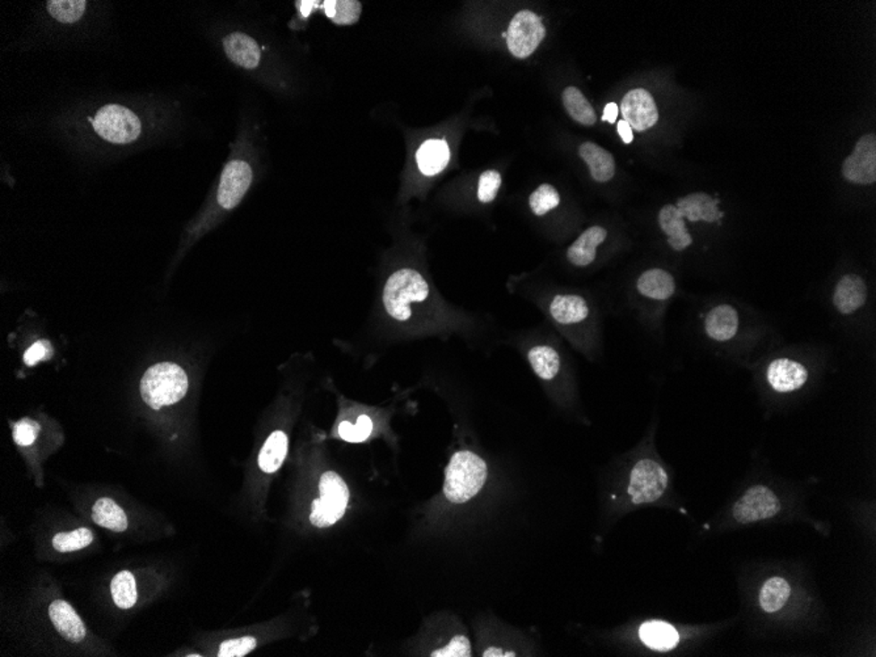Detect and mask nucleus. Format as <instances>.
I'll use <instances>...</instances> for the list:
<instances>
[{"label":"nucleus","instance_id":"21","mask_svg":"<svg viewBox=\"0 0 876 657\" xmlns=\"http://www.w3.org/2000/svg\"><path fill=\"white\" fill-rule=\"evenodd\" d=\"M223 49L226 55L236 66L253 70L259 66L262 53L259 45L253 38L245 33H231L223 38Z\"/></svg>","mask_w":876,"mask_h":657},{"label":"nucleus","instance_id":"18","mask_svg":"<svg viewBox=\"0 0 876 657\" xmlns=\"http://www.w3.org/2000/svg\"><path fill=\"white\" fill-rule=\"evenodd\" d=\"M637 290L640 297L657 303H666L674 297L677 284L668 270L651 268L641 273L637 280Z\"/></svg>","mask_w":876,"mask_h":657},{"label":"nucleus","instance_id":"24","mask_svg":"<svg viewBox=\"0 0 876 657\" xmlns=\"http://www.w3.org/2000/svg\"><path fill=\"white\" fill-rule=\"evenodd\" d=\"M417 160L420 171L426 176L440 174L451 160L448 143L442 140L425 141L417 150Z\"/></svg>","mask_w":876,"mask_h":657},{"label":"nucleus","instance_id":"37","mask_svg":"<svg viewBox=\"0 0 876 657\" xmlns=\"http://www.w3.org/2000/svg\"><path fill=\"white\" fill-rule=\"evenodd\" d=\"M257 645V640L253 636H242V638L228 639L220 644L219 650V657H242L253 653Z\"/></svg>","mask_w":876,"mask_h":657},{"label":"nucleus","instance_id":"25","mask_svg":"<svg viewBox=\"0 0 876 657\" xmlns=\"http://www.w3.org/2000/svg\"><path fill=\"white\" fill-rule=\"evenodd\" d=\"M640 638L644 645L654 651L674 650L680 640V634L674 626L661 620L643 623L640 628Z\"/></svg>","mask_w":876,"mask_h":657},{"label":"nucleus","instance_id":"6","mask_svg":"<svg viewBox=\"0 0 876 657\" xmlns=\"http://www.w3.org/2000/svg\"><path fill=\"white\" fill-rule=\"evenodd\" d=\"M429 295V286L415 269L397 270L387 280L383 289V304L392 320L407 321L414 315L412 306L423 303Z\"/></svg>","mask_w":876,"mask_h":657},{"label":"nucleus","instance_id":"5","mask_svg":"<svg viewBox=\"0 0 876 657\" xmlns=\"http://www.w3.org/2000/svg\"><path fill=\"white\" fill-rule=\"evenodd\" d=\"M188 386V376L182 366L174 363H155L141 380V397L152 410H160L180 402Z\"/></svg>","mask_w":876,"mask_h":657},{"label":"nucleus","instance_id":"4","mask_svg":"<svg viewBox=\"0 0 876 657\" xmlns=\"http://www.w3.org/2000/svg\"><path fill=\"white\" fill-rule=\"evenodd\" d=\"M487 476V465L479 456L473 451H458L445 470V498L454 504L468 503L483 489Z\"/></svg>","mask_w":876,"mask_h":657},{"label":"nucleus","instance_id":"41","mask_svg":"<svg viewBox=\"0 0 876 657\" xmlns=\"http://www.w3.org/2000/svg\"><path fill=\"white\" fill-rule=\"evenodd\" d=\"M617 126L618 134L621 135L622 141H623L624 143H631L632 140H634L631 126H630L624 120H621Z\"/></svg>","mask_w":876,"mask_h":657},{"label":"nucleus","instance_id":"19","mask_svg":"<svg viewBox=\"0 0 876 657\" xmlns=\"http://www.w3.org/2000/svg\"><path fill=\"white\" fill-rule=\"evenodd\" d=\"M607 230L603 226H590L568 247L567 259L575 267H589L597 258L598 247L605 243Z\"/></svg>","mask_w":876,"mask_h":657},{"label":"nucleus","instance_id":"12","mask_svg":"<svg viewBox=\"0 0 876 657\" xmlns=\"http://www.w3.org/2000/svg\"><path fill=\"white\" fill-rule=\"evenodd\" d=\"M842 175L853 184L872 185L876 180V137L866 134L842 166Z\"/></svg>","mask_w":876,"mask_h":657},{"label":"nucleus","instance_id":"9","mask_svg":"<svg viewBox=\"0 0 876 657\" xmlns=\"http://www.w3.org/2000/svg\"><path fill=\"white\" fill-rule=\"evenodd\" d=\"M92 124L101 138L117 145L134 142L142 129L140 118L130 109L117 104H109L99 109Z\"/></svg>","mask_w":876,"mask_h":657},{"label":"nucleus","instance_id":"14","mask_svg":"<svg viewBox=\"0 0 876 657\" xmlns=\"http://www.w3.org/2000/svg\"><path fill=\"white\" fill-rule=\"evenodd\" d=\"M621 111L632 131L646 132L657 125L658 111L654 98L647 90L635 89L622 98Z\"/></svg>","mask_w":876,"mask_h":657},{"label":"nucleus","instance_id":"1","mask_svg":"<svg viewBox=\"0 0 876 657\" xmlns=\"http://www.w3.org/2000/svg\"><path fill=\"white\" fill-rule=\"evenodd\" d=\"M695 332L714 354L742 360L761 358L784 340L773 320L731 301L703 306L695 320Z\"/></svg>","mask_w":876,"mask_h":657},{"label":"nucleus","instance_id":"13","mask_svg":"<svg viewBox=\"0 0 876 657\" xmlns=\"http://www.w3.org/2000/svg\"><path fill=\"white\" fill-rule=\"evenodd\" d=\"M253 183V169L243 160H233L223 169L219 188V204L226 210L239 205Z\"/></svg>","mask_w":876,"mask_h":657},{"label":"nucleus","instance_id":"22","mask_svg":"<svg viewBox=\"0 0 876 657\" xmlns=\"http://www.w3.org/2000/svg\"><path fill=\"white\" fill-rule=\"evenodd\" d=\"M581 159L587 163L590 176L597 183H607L614 177L615 162L613 155L601 146L585 142L579 149Z\"/></svg>","mask_w":876,"mask_h":657},{"label":"nucleus","instance_id":"8","mask_svg":"<svg viewBox=\"0 0 876 657\" xmlns=\"http://www.w3.org/2000/svg\"><path fill=\"white\" fill-rule=\"evenodd\" d=\"M319 491L321 499L313 500L310 523L319 529H326L335 525L346 515L349 490L339 474L327 471L321 476Z\"/></svg>","mask_w":876,"mask_h":657},{"label":"nucleus","instance_id":"40","mask_svg":"<svg viewBox=\"0 0 876 657\" xmlns=\"http://www.w3.org/2000/svg\"><path fill=\"white\" fill-rule=\"evenodd\" d=\"M49 354V348H47L45 343H36L25 352L24 363L27 365L33 366L36 365L39 361L44 360L45 357Z\"/></svg>","mask_w":876,"mask_h":657},{"label":"nucleus","instance_id":"2","mask_svg":"<svg viewBox=\"0 0 876 657\" xmlns=\"http://www.w3.org/2000/svg\"><path fill=\"white\" fill-rule=\"evenodd\" d=\"M822 354L824 351L810 344L774 346L760 360L762 385L781 397L802 393L810 385L813 365Z\"/></svg>","mask_w":876,"mask_h":657},{"label":"nucleus","instance_id":"31","mask_svg":"<svg viewBox=\"0 0 876 657\" xmlns=\"http://www.w3.org/2000/svg\"><path fill=\"white\" fill-rule=\"evenodd\" d=\"M322 7H323L324 13L338 25L355 24L360 19L361 10H363L360 2H349V0H346V2L327 0V2L322 3Z\"/></svg>","mask_w":876,"mask_h":657},{"label":"nucleus","instance_id":"38","mask_svg":"<svg viewBox=\"0 0 876 657\" xmlns=\"http://www.w3.org/2000/svg\"><path fill=\"white\" fill-rule=\"evenodd\" d=\"M473 653L470 640L465 636H454L445 647L438 648L431 653L434 657H468Z\"/></svg>","mask_w":876,"mask_h":657},{"label":"nucleus","instance_id":"32","mask_svg":"<svg viewBox=\"0 0 876 657\" xmlns=\"http://www.w3.org/2000/svg\"><path fill=\"white\" fill-rule=\"evenodd\" d=\"M93 542V533L87 527H78L73 532L58 533L53 538V547L58 552H73L86 549Z\"/></svg>","mask_w":876,"mask_h":657},{"label":"nucleus","instance_id":"17","mask_svg":"<svg viewBox=\"0 0 876 657\" xmlns=\"http://www.w3.org/2000/svg\"><path fill=\"white\" fill-rule=\"evenodd\" d=\"M658 227L666 235V242L674 252H685L694 244L685 218L674 204H666L658 211Z\"/></svg>","mask_w":876,"mask_h":657},{"label":"nucleus","instance_id":"28","mask_svg":"<svg viewBox=\"0 0 876 657\" xmlns=\"http://www.w3.org/2000/svg\"><path fill=\"white\" fill-rule=\"evenodd\" d=\"M534 373L542 380H551L561 371L562 360L558 351L550 346H536L528 354Z\"/></svg>","mask_w":876,"mask_h":657},{"label":"nucleus","instance_id":"20","mask_svg":"<svg viewBox=\"0 0 876 657\" xmlns=\"http://www.w3.org/2000/svg\"><path fill=\"white\" fill-rule=\"evenodd\" d=\"M49 617L56 630L67 642L81 643L86 638V626L69 602H64V600H56L50 603Z\"/></svg>","mask_w":876,"mask_h":657},{"label":"nucleus","instance_id":"3","mask_svg":"<svg viewBox=\"0 0 876 657\" xmlns=\"http://www.w3.org/2000/svg\"><path fill=\"white\" fill-rule=\"evenodd\" d=\"M832 321L853 340L875 338V320L870 307L869 284L858 273L841 276L829 298Z\"/></svg>","mask_w":876,"mask_h":657},{"label":"nucleus","instance_id":"15","mask_svg":"<svg viewBox=\"0 0 876 657\" xmlns=\"http://www.w3.org/2000/svg\"><path fill=\"white\" fill-rule=\"evenodd\" d=\"M674 205L689 222L722 224L725 218V211L720 209V200L705 192H695L680 197Z\"/></svg>","mask_w":876,"mask_h":657},{"label":"nucleus","instance_id":"27","mask_svg":"<svg viewBox=\"0 0 876 657\" xmlns=\"http://www.w3.org/2000/svg\"><path fill=\"white\" fill-rule=\"evenodd\" d=\"M91 516L96 525L106 527L113 532L121 533L128 529L129 523L125 512L112 499H99L93 504Z\"/></svg>","mask_w":876,"mask_h":657},{"label":"nucleus","instance_id":"35","mask_svg":"<svg viewBox=\"0 0 876 657\" xmlns=\"http://www.w3.org/2000/svg\"><path fill=\"white\" fill-rule=\"evenodd\" d=\"M372 432L373 422L367 414L358 416L356 424H352L349 422H341L338 430L340 439H343L347 442H353V444L365 441V439H369Z\"/></svg>","mask_w":876,"mask_h":657},{"label":"nucleus","instance_id":"11","mask_svg":"<svg viewBox=\"0 0 876 657\" xmlns=\"http://www.w3.org/2000/svg\"><path fill=\"white\" fill-rule=\"evenodd\" d=\"M781 510V501L773 490L768 486L749 487L739 500L734 503L732 516L736 523H759L774 517Z\"/></svg>","mask_w":876,"mask_h":657},{"label":"nucleus","instance_id":"42","mask_svg":"<svg viewBox=\"0 0 876 657\" xmlns=\"http://www.w3.org/2000/svg\"><path fill=\"white\" fill-rule=\"evenodd\" d=\"M618 117V107L615 103H609L604 109L603 120L607 123L614 124Z\"/></svg>","mask_w":876,"mask_h":657},{"label":"nucleus","instance_id":"33","mask_svg":"<svg viewBox=\"0 0 876 657\" xmlns=\"http://www.w3.org/2000/svg\"><path fill=\"white\" fill-rule=\"evenodd\" d=\"M86 4L84 0H52L47 2V11L59 22L73 24L83 16Z\"/></svg>","mask_w":876,"mask_h":657},{"label":"nucleus","instance_id":"23","mask_svg":"<svg viewBox=\"0 0 876 657\" xmlns=\"http://www.w3.org/2000/svg\"><path fill=\"white\" fill-rule=\"evenodd\" d=\"M791 596H793V586L786 577H770L760 591V608L768 614L778 613L788 605Z\"/></svg>","mask_w":876,"mask_h":657},{"label":"nucleus","instance_id":"39","mask_svg":"<svg viewBox=\"0 0 876 657\" xmlns=\"http://www.w3.org/2000/svg\"><path fill=\"white\" fill-rule=\"evenodd\" d=\"M39 425L32 420L24 419L13 428V439L20 447H30L36 441Z\"/></svg>","mask_w":876,"mask_h":657},{"label":"nucleus","instance_id":"7","mask_svg":"<svg viewBox=\"0 0 876 657\" xmlns=\"http://www.w3.org/2000/svg\"><path fill=\"white\" fill-rule=\"evenodd\" d=\"M668 486V470L654 456L638 459L630 469L627 493L635 506L655 503L663 498Z\"/></svg>","mask_w":876,"mask_h":657},{"label":"nucleus","instance_id":"34","mask_svg":"<svg viewBox=\"0 0 876 657\" xmlns=\"http://www.w3.org/2000/svg\"><path fill=\"white\" fill-rule=\"evenodd\" d=\"M561 204V194L553 185L542 184L531 193L529 205L536 216L542 217Z\"/></svg>","mask_w":876,"mask_h":657},{"label":"nucleus","instance_id":"43","mask_svg":"<svg viewBox=\"0 0 876 657\" xmlns=\"http://www.w3.org/2000/svg\"><path fill=\"white\" fill-rule=\"evenodd\" d=\"M319 5H321V4H319L318 2H299L298 3L299 10H301L302 15H304V16H309L310 13H311V11L315 10V8L316 7H319Z\"/></svg>","mask_w":876,"mask_h":657},{"label":"nucleus","instance_id":"30","mask_svg":"<svg viewBox=\"0 0 876 657\" xmlns=\"http://www.w3.org/2000/svg\"><path fill=\"white\" fill-rule=\"evenodd\" d=\"M113 602L124 610L132 609L137 602V584L130 571H121L110 583Z\"/></svg>","mask_w":876,"mask_h":657},{"label":"nucleus","instance_id":"36","mask_svg":"<svg viewBox=\"0 0 876 657\" xmlns=\"http://www.w3.org/2000/svg\"><path fill=\"white\" fill-rule=\"evenodd\" d=\"M502 187V175L494 169L483 172L480 175L479 187H477V199L483 204H490L496 199Z\"/></svg>","mask_w":876,"mask_h":657},{"label":"nucleus","instance_id":"26","mask_svg":"<svg viewBox=\"0 0 876 657\" xmlns=\"http://www.w3.org/2000/svg\"><path fill=\"white\" fill-rule=\"evenodd\" d=\"M289 439L282 431H274L262 445L259 454V467L262 473L274 474L281 469L288 456Z\"/></svg>","mask_w":876,"mask_h":657},{"label":"nucleus","instance_id":"16","mask_svg":"<svg viewBox=\"0 0 876 657\" xmlns=\"http://www.w3.org/2000/svg\"><path fill=\"white\" fill-rule=\"evenodd\" d=\"M553 320L562 327L587 326L590 321L589 303L578 294H559L550 304Z\"/></svg>","mask_w":876,"mask_h":657},{"label":"nucleus","instance_id":"10","mask_svg":"<svg viewBox=\"0 0 876 657\" xmlns=\"http://www.w3.org/2000/svg\"><path fill=\"white\" fill-rule=\"evenodd\" d=\"M546 36L542 19L531 11H521L511 19L508 28L507 45L511 55L516 58L525 59L536 52Z\"/></svg>","mask_w":876,"mask_h":657},{"label":"nucleus","instance_id":"29","mask_svg":"<svg viewBox=\"0 0 876 657\" xmlns=\"http://www.w3.org/2000/svg\"><path fill=\"white\" fill-rule=\"evenodd\" d=\"M564 108L576 123L592 126L596 123V113L583 92L576 87H567L563 92Z\"/></svg>","mask_w":876,"mask_h":657}]
</instances>
